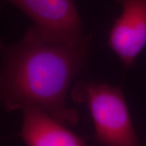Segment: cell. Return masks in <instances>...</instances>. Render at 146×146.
Masks as SVG:
<instances>
[{
	"label": "cell",
	"mask_w": 146,
	"mask_h": 146,
	"mask_svg": "<svg viewBox=\"0 0 146 146\" xmlns=\"http://www.w3.org/2000/svg\"><path fill=\"white\" fill-rule=\"evenodd\" d=\"M91 35L74 43L48 41L30 27L21 41L0 39V107L14 111L36 107L66 125L79 122L67 94L85 66Z\"/></svg>",
	"instance_id": "1"
},
{
	"label": "cell",
	"mask_w": 146,
	"mask_h": 146,
	"mask_svg": "<svg viewBox=\"0 0 146 146\" xmlns=\"http://www.w3.org/2000/svg\"><path fill=\"white\" fill-rule=\"evenodd\" d=\"M71 97L88 107L94 138L100 145L142 146L121 87L106 82L80 81L73 87Z\"/></svg>",
	"instance_id": "2"
},
{
	"label": "cell",
	"mask_w": 146,
	"mask_h": 146,
	"mask_svg": "<svg viewBox=\"0 0 146 146\" xmlns=\"http://www.w3.org/2000/svg\"><path fill=\"white\" fill-rule=\"evenodd\" d=\"M10 3L33 22V28L48 41L74 44L86 36L72 0H0Z\"/></svg>",
	"instance_id": "3"
},
{
	"label": "cell",
	"mask_w": 146,
	"mask_h": 146,
	"mask_svg": "<svg viewBox=\"0 0 146 146\" xmlns=\"http://www.w3.org/2000/svg\"><path fill=\"white\" fill-rule=\"evenodd\" d=\"M122 8L108 33L107 45L125 68L146 46V0H115Z\"/></svg>",
	"instance_id": "4"
},
{
	"label": "cell",
	"mask_w": 146,
	"mask_h": 146,
	"mask_svg": "<svg viewBox=\"0 0 146 146\" xmlns=\"http://www.w3.org/2000/svg\"><path fill=\"white\" fill-rule=\"evenodd\" d=\"M22 110L20 137L25 146H89L67 125L36 107Z\"/></svg>",
	"instance_id": "5"
}]
</instances>
